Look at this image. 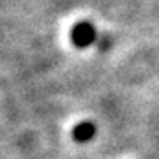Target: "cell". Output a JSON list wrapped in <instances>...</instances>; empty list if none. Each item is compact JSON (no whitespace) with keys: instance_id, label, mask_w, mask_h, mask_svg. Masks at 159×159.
<instances>
[{"instance_id":"1","label":"cell","mask_w":159,"mask_h":159,"mask_svg":"<svg viewBox=\"0 0 159 159\" xmlns=\"http://www.w3.org/2000/svg\"><path fill=\"white\" fill-rule=\"evenodd\" d=\"M71 39L76 46L80 48H85V46L92 44L96 39V30L92 27V23L89 21H80L71 32Z\"/></svg>"},{"instance_id":"2","label":"cell","mask_w":159,"mask_h":159,"mask_svg":"<svg viewBox=\"0 0 159 159\" xmlns=\"http://www.w3.org/2000/svg\"><path fill=\"white\" fill-rule=\"evenodd\" d=\"M94 133H96V127H94V124H92V122H81V124H78L76 127H74V131H73L74 140H76V142H80V143L92 140Z\"/></svg>"}]
</instances>
